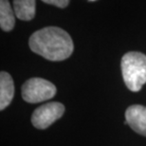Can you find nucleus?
<instances>
[{
	"label": "nucleus",
	"mask_w": 146,
	"mask_h": 146,
	"mask_svg": "<svg viewBox=\"0 0 146 146\" xmlns=\"http://www.w3.org/2000/svg\"><path fill=\"white\" fill-rule=\"evenodd\" d=\"M29 46L34 53L49 61H63L74 49L70 35L58 27H46L31 34Z\"/></svg>",
	"instance_id": "obj_1"
},
{
	"label": "nucleus",
	"mask_w": 146,
	"mask_h": 146,
	"mask_svg": "<svg viewBox=\"0 0 146 146\" xmlns=\"http://www.w3.org/2000/svg\"><path fill=\"white\" fill-rule=\"evenodd\" d=\"M14 11L11 10L10 2L7 0L0 1V27L2 31H10L14 28L15 18Z\"/></svg>",
	"instance_id": "obj_8"
},
{
	"label": "nucleus",
	"mask_w": 146,
	"mask_h": 146,
	"mask_svg": "<svg viewBox=\"0 0 146 146\" xmlns=\"http://www.w3.org/2000/svg\"><path fill=\"white\" fill-rule=\"evenodd\" d=\"M56 87L52 83L42 78H31L22 86L23 100L30 104L42 103L50 100L56 94Z\"/></svg>",
	"instance_id": "obj_3"
},
{
	"label": "nucleus",
	"mask_w": 146,
	"mask_h": 146,
	"mask_svg": "<svg viewBox=\"0 0 146 146\" xmlns=\"http://www.w3.org/2000/svg\"><path fill=\"white\" fill-rule=\"evenodd\" d=\"M43 2L46 3V4L56 6V7L61 8V9H64V8L68 7V4H69L68 0H44Z\"/></svg>",
	"instance_id": "obj_9"
},
{
	"label": "nucleus",
	"mask_w": 146,
	"mask_h": 146,
	"mask_svg": "<svg viewBox=\"0 0 146 146\" xmlns=\"http://www.w3.org/2000/svg\"><path fill=\"white\" fill-rule=\"evenodd\" d=\"M139 135L146 137V107L139 104L129 106L125 111V121Z\"/></svg>",
	"instance_id": "obj_5"
},
{
	"label": "nucleus",
	"mask_w": 146,
	"mask_h": 146,
	"mask_svg": "<svg viewBox=\"0 0 146 146\" xmlns=\"http://www.w3.org/2000/svg\"><path fill=\"white\" fill-rule=\"evenodd\" d=\"M65 113L64 104L58 102L45 104L34 110L31 116V122L38 129H46L59 119Z\"/></svg>",
	"instance_id": "obj_4"
},
{
	"label": "nucleus",
	"mask_w": 146,
	"mask_h": 146,
	"mask_svg": "<svg viewBox=\"0 0 146 146\" xmlns=\"http://www.w3.org/2000/svg\"><path fill=\"white\" fill-rule=\"evenodd\" d=\"M123 81L131 91L138 92L146 83V55L139 51L127 52L121 58Z\"/></svg>",
	"instance_id": "obj_2"
},
{
	"label": "nucleus",
	"mask_w": 146,
	"mask_h": 146,
	"mask_svg": "<svg viewBox=\"0 0 146 146\" xmlns=\"http://www.w3.org/2000/svg\"><path fill=\"white\" fill-rule=\"evenodd\" d=\"M14 95V84L8 72L0 73V109L4 110L11 103Z\"/></svg>",
	"instance_id": "obj_6"
},
{
	"label": "nucleus",
	"mask_w": 146,
	"mask_h": 146,
	"mask_svg": "<svg viewBox=\"0 0 146 146\" xmlns=\"http://www.w3.org/2000/svg\"><path fill=\"white\" fill-rule=\"evenodd\" d=\"M13 11L15 16L23 21H31L35 16L36 2L34 0H14Z\"/></svg>",
	"instance_id": "obj_7"
}]
</instances>
